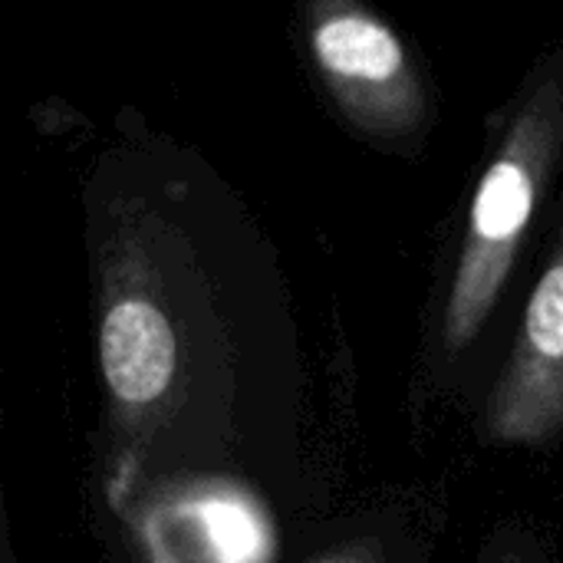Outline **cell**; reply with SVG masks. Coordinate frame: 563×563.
I'll return each instance as SVG.
<instances>
[{"label": "cell", "instance_id": "cell-1", "mask_svg": "<svg viewBox=\"0 0 563 563\" xmlns=\"http://www.w3.org/2000/svg\"><path fill=\"white\" fill-rule=\"evenodd\" d=\"M531 208H534L531 162H525V155L498 158L485 172L472 205V247L465 254V267L459 274L455 300L449 310L452 343H465L478 330L495 297V287L505 277L511 247L525 231V224L531 221Z\"/></svg>", "mask_w": 563, "mask_h": 563}, {"label": "cell", "instance_id": "cell-2", "mask_svg": "<svg viewBox=\"0 0 563 563\" xmlns=\"http://www.w3.org/2000/svg\"><path fill=\"white\" fill-rule=\"evenodd\" d=\"M99 360L109 389L122 402L142 406L168 389L178 343L158 307L148 300H119L102 320Z\"/></svg>", "mask_w": 563, "mask_h": 563}, {"label": "cell", "instance_id": "cell-3", "mask_svg": "<svg viewBox=\"0 0 563 563\" xmlns=\"http://www.w3.org/2000/svg\"><path fill=\"white\" fill-rule=\"evenodd\" d=\"M317 59L327 73L356 82H389L402 73V43L376 20L343 13L313 33Z\"/></svg>", "mask_w": 563, "mask_h": 563}, {"label": "cell", "instance_id": "cell-4", "mask_svg": "<svg viewBox=\"0 0 563 563\" xmlns=\"http://www.w3.org/2000/svg\"><path fill=\"white\" fill-rule=\"evenodd\" d=\"M525 333L538 360L563 363V261L541 277L528 303Z\"/></svg>", "mask_w": 563, "mask_h": 563}, {"label": "cell", "instance_id": "cell-5", "mask_svg": "<svg viewBox=\"0 0 563 563\" xmlns=\"http://www.w3.org/2000/svg\"><path fill=\"white\" fill-rule=\"evenodd\" d=\"M323 563H336V561H323Z\"/></svg>", "mask_w": 563, "mask_h": 563}]
</instances>
